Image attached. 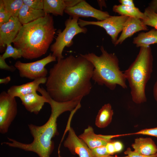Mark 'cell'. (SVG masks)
Returning <instances> with one entry per match:
<instances>
[{"instance_id":"1","label":"cell","mask_w":157,"mask_h":157,"mask_svg":"<svg viewBox=\"0 0 157 157\" xmlns=\"http://www.w3.org/2000/svg\"><path fill=\"white\" fill-rule=\"evenodd\" d=\"M51 68L45 83L50 97L58 102H65L82 98L90 92L94 67L80 55H70L57 60Z\"/></svg>"},{"instance_id":"2","label":"cell","mask_w":157,"mask_h":157,"mask_svg":"<svg viewBox=\"0 0 157 157\" xmlns=\"http://www.w3.org/2000/svg\"><path fill=\"white\" fill-rule=\"evenodd\" d=\"M40 93L47 99V103L51 107V113L48 121L43 125L40 126L33 124L28 125L33 138L32 142L29 144L24 143L8 138L10 142H4L2 144L26 151L33 152L39 157H50L54 147L52 139L58 135L57 123L58 117L65 112H71L80 103L81 100L58 102L52 99L45 89L42 90Z\"/></svg>"},{"instance_id":"3","label":"cell","mask_w":157,"mask_h":157,"mask_svg":"<svg viewBox=\"0 0 157 157\" xmlns=\"http://www.w3.org/2000/svg\"><path fill=\"white\" fill-rule=\"evenodd\" d=\"M56 30L52 16L46 14L22 25L13 43L14 47L22 51L23 58L30 60L38 58L47 52Z\"/></svg>"},{"instance_id":"4","label":"cell","mask_w":157,"mask_h":157,"mask_svg":"<svg viewBox=\"0 0 157 157\" xmlns=\"http://www.w3.org/2000/svg\"><path fill=\"white\" fill-rule=\"evenodd\" d=\"M101 55L93 53L80 55L90 62L94 67L92 79L98 85H105L111 90L117 85L127 88L126 79L120 70L118 59L114 53H108L103 46H101Z\"/></svg>"},{"instance_id":"5","label":"cell","mask_w":157,"mask_h":157,"mask_svg":"<svg viewBox=\"0 0 157 157\" xmlns=\"http://www.w3.org/2000/svg\"><path fill=\"white\" fill-rule=\"evenodd\" d=\"M153 61L151 47H140L134 61L124 72L131 89L132 100L135 104L147 101L145 88L153 71Z\"/></svg>"},{"instance_id":"6","label":"cell","mask_w":157,"mask_h":157,"mask_svg":"<svg viewBox=\"0 0 157 157\" xmlns=\"http://www.w3.org/2000/svg\"><path fill=\"white\" fill-rule=\"evenodd\" d=\"M78 17L70 16L65 22V27L62 31L58 32L55 41L50 47L52 55L57 60L64 58L63 51L65 47H69L73 44V39L77 35L80 33H85L87 29L85 27L80 26L78 23Z\"/></svg>"},{"instance_id":"7","label":"cell","mask_w":157,"mask_h":157,"mask_svg":"<svg viewBox=\"0 0 157 157\" xmlns=\"http://www.w3.org/2000/svg\"><path fill=\"white\" fill-rule=\"evenodd\" d=\"M56 58L51 53L47 57L39 60L28 63L17 61L14 66L19 72L20 77L30 79L46 77L48 71L45 67L49 63L56 61Z\"/></svg>"},{"instance_id":"8","label":"cell","mask_w":157,"mask_h":157,"mask_svg":"<svg viewBox=\"0 0 157 157\" xmlns=\"http://www.w3.org/2000/svg\"><path fill=\"white\" fill-rule=\"evenodd\" d=\"M129 17L124 16H110L101 21H87L79 19L78 23L82 27L89 25H95L102 27L111 37L112 43L115 45L118 34L122 32L124 24Z\"/></svg>"},{"instance_id":"9","label":"cell","mask_w":157,"mask_h":157,"mask_svg":"<svg viewBox=\"0 0 157 157\" xmlns=\"http://www.w3.org/2000/svg\"><path fill=\"white\" fill-rule=\"evenodd\" d=\"M17 112V104L15 97L5 91L0 94V132L7 133Z\"/></svg>"},{"instance_id":"10","label":"cell","mask_w":157,"mask_h":157,"mask_svg":"<svg viewBox=\"0 0 157 157\" xmlns=\"http://www.w3.org/2000/svg\"><path fill=\"white\" fill-rule=\"evenodd\" d=\"M64 12L71 17H92L98 21L103 20L110 16L108 12L94 8L84 0L74 6L66 8Z\"/></svg>"},{"instance_id":"11","label":"cell","mask_w":157,"mask_h":157,"mask_svg":"<svg viewBox=\"0 0 157 157\" xmlns=\"http://www.w3.org/2000/svg\"><path fill=\"white\" fill-rule=\"evenodd\" d=\"M67 129L68 135L64 142V146L68 148L72 154H77L79 157H92L90 149L77 136L69 123Z\"/></svg>"},{"instance_id":"12","label":"cell","mask_w":157,"mask_h":157,"mask_svg":"<svg viewBox=\"0 0 157 157\" xmlns=\"http://www.w3.org/2000/svg\"><path fill=\"white\" fill-rule=\"evenodd\" d=\"M22 26L17 17H13L0 25V47H5L13 43Z\"/></svg>"},{"instance_id":"13","label":"cell","mask_w":157,"mask_h":157,"mask_svg":"<svg viewBox=\"0 0 157 157\" xmlns=\"http://www.w3.org/2000/svg\"><path fill=\"white\" fill-rule=\"evenodd\" d=\"M121 135L97 134L94 133L93 128L88 126L78 137L85 143L90 149H92L99 147L106 146L108 143L113 141L112 139Z\"/></svg>"},{"instance_id":"14","label":"cell","mask_w":157,"mask_h":157,"mask_svg":"<svg viewBox=\"0 0 157 157\" xmlns=\"http://www.w3.org/2000/svg\"><path fill=\"white\" fill-rule=\"evenodd\" d=\"M47 77L40 78L33 81L20 85L10 87L7 92L13 97H20L30 94L37 92L41 84H45Z\"/></svg>"},{"instance_id":"15","label":"cell","mask_w":157,"mask_h":157,"mask_svg":"<svg viewBox=\"0 0 157 157\" xmlns=\"http://www.w3.org/2000/svg\"><path fill=\"white\" fill-rule=\"evenodd\" d=\"M147 30V26L142 19L129 17L125 22L121 34L115 45L122 44L126 39L137 32Z\"/></svg>"},{"instance_id":"16","label":"cell","mask_w":157,"mask_h":157,"mask_svg":"<svg viewBox=\"0 0 157 157\" xmlns=\"http://www.w3.org/2000/svg\"><path fill=\"white\" fill-rule=\"evenodd\" d=\"M81 0H44L43 10L46 14L63 15L66 8L76 5Z\"/></svg>"},{"instance_id":"17","label":"cell","mask_w":157,"mask_h":157,"mask_svg":"<svg viewBox=\"0 0 157 157\" xmlns=\"http://www.w3.org/2000/svg\"><path fill=\"white\" fill-rule=\"evenodd\" d=\"M19 98L25 109L35 114H38L44 104L48 102L44 97L38 95L37 92L22 96Z\"/></svg>"},{"instance_id":"18","label":"cell","mask_w":157,"mask_h":157,"mask_svg":"<svg viewBox=\"0 0 157 157\" xmlns=\"http://www.w3.org/2000/svg\"><path fill=\"white\" fill-rule=\"evenodd\" d=\"M131 146L135 152L146 156L156 154L157 152V146L151 138H136Z\"/></svg>"},{"instance_id":"19","label":"cell","mask_w":157,"mask_h":157,"mask_svg":"<svg viewBox=\"0 0 157 157\" xmlns=\"http://www.w3.org/2000/svg\"><path fill=\"white\" fill-rule=\"evenodd\" d=\"M46 15L43 10L34 9L23 4L19 10L17 17L23 25L43 17Z\"/></svg>"},{"instance_id":"20","label":"cell","mask_w":157,"mask_h":157,"mask_svg":"<svg viewBox=\"0 0 157 157\" xmlns=\"http://www.w3.org/2000/svg\"><path fill=\"white\" fill-rule=\"evenodd\" d=\"M113 115L111 104L109 103L105 104L98 113L95 121L96 125L100 128L106 127L111 122Z\"/></svg>"},{"instance_id":"21","label":"cell","mask_w":157,"mask_h":157,"mask_svg":"<svg viewBox=\"0 0 157 157\" xmlns=\"http://www.w3.org/2000/svg\"><path fill=\"white\" fill-rule=\"evenodd\" d=\"M133 43L137 47H146L157 43V30L154 28L146 32H141L134 38Z\"/></svg>"},{"instance_id":"22","label":"cell","mask_w":157,"mask_h":157,"mask_svg":"<svg viewBox=\"0 0 157 157\" xmlns=\"http://www.w3.org/2000/svg\"><path fill=\"white\" fill-rule=\"evenodd\" d=\"M114 12L120 15L133 17L143 20L144 17V13L141 12L137 8L123 6L115 5L113 8Z\"/></svg>"},{"instance_id":"23","label":"cell","mask_w":157,"mask_h":157,"mask_svg":"<svg viewBox=\"0 0 157 157\" xmlns=\"http://www.w3.org/2000/svg\"><path fill=\"white\" fill-rule=\"evenodd\" d=\"M5 8L11 17H17L24 4L23 0H3Z\"/></svg>"},{"instance_id":"24","label":"cell","mask_w":157,"mask_h":157,"mask_svg":"<svg viewBox=\"0 0 157 157\" xmlns=\"http://www.w3.org/2000/svg\"><path fill=\"white\" fill-rule=\"evenodd\" d=\"M144 17L142 20L147 26H149L157 30V14L154 13L148 7L146 8L144 13Z\"/></svg>"},{"instance_id":"25","label":"cell","mask_w":157,"mask_h":157,"mask_svg":"<svg viewBox=\"0 0 157 157\" xmlns=\"http://www.w3.org/2000/svg\"><path fill=\"white\" fill-rule=\"evenodd\" d=\"M1 56L4 59L11 57L16 60L22 57V52L20 50L13 47L11 44H10L7 45L4 53Z\"/></svg>"},{"instance_id":"26","label":"cell","mask_w":157,"mask_h":157,"mask_svg":"<svg viewBox=\"0 0 157 157\" xmlns=\"http://www.w3.org/2000/svg\"><path fill=\"white\" fill-rule=\"evenodd\" d=\"M11 15L6 10L3 0H0V25L8 22Z\"/></svg>"},{"instance_id":"27","label":"cell","mask_w":157,"mask_h":157,"mask_svg":"<svg viewBox=\"0 0 157 157\" xmlns=\"http://www.w3.org/2000/svg\"><path fill=\"white\" fill-rule=\"evenodd\" d=\"M24 4L33 9L43 10L44 0H23Z\"/></svg>"},{"instance_id":"28","label":"cell","mask_w":157,"mask_h":157,"mask_svg":"<svg viewBox=\"0 0 157 157\" xmlns=\"http://www.w3.org/2000/svg\"><path fill=\"white\" fill-rule=\"evenodd\" d=\"M92 157H104L109 155L106 146H102L90 149Z\"/></svg>"},{"instance_id":"29","label":"cell","mask_w":157,"mask_h":157,"mask_svg":"<svg viewBox=\"0 0 157 157\" xmlns=\"http://www.w3.org/2000/svg\"><path fill=\"white\" fill-rule=\"evenodd\" d=\"M132 134L146 135L157 138V127L142 129Z\"/></svg>"},{"instance_id":"30","label":"cell","mask_w":157,"mask_h":157,"mask_svg":"<svg viewBox=\"0 0 157 157\" xmlns=\"http://www.w3.org/2000/svg\"><path fill=\"white\" fill-rule=\"evenodd\" d=\"M124 153L129 157H157L156 154L154 155L146 156L138 153L134 151H133L130 148H127Z\"/></svg>"},{"instance_id":"31","label":"cell","mask_w":157,"mask_h":157,"mask_svg":"<svg viewBox=\"0 0 157 157\" xmlns=\"http://www.w3.org/2000/svg\"><path fill=\"white\" fill-rule=\"evenodd\" d=\"M0 68L8 71L13 72L16 69L15 67L13 66H9L6 62L5 59H3L0 55Z\"/></svg>"},{"instance_id":"32","label":"cell","mask_w":157,"mask_h":157,"mask_svg":"<svg viewBox=\"0 0 157 157\" xmlns=\"http://www.w3.org/2000/svg\"><path fill=\"white\" fill-rule=\"evenodd\" d=\"M115 153H118L122 151L123 148L122 143L120 141H113Z\"/></svg>"},{"instance_id":"33","label":"cell","mask_w":157,"mask_h":157,"mask_svg":"<svg viewBox=\"0 0 157 157\" xmlns=\"http://www.w3.org/2000/svg\"><path fill=\"white\" fill-rule=\"evenodd\" d=\"M106 147L107 151L109 155H112L115 153L113 141L108 143Z\"/></svg>"},{"instance_id":"34","label":"cell","mask_w":157,"mask_h":157,"mask_svg":"<svg viewBox=\"0 0 157 157\" xmlns=\"http://www.w3.org/2000/svg\"><path fill=\"white\" fill-rule=\"evenodd\" d=\"M147 7L154 13L157 14V0L151 1L149 3V5Z\"/></svg>"},{"instance_id":"35","label":"cell","mask_w":157,"mask_h":157,"mask_svg":"<svg viewBox=\"0 0 157 157\" xmlns=\"http://www.w3.org/2000/svg\"><path fill=\"white\" fill-rule=\"evenodd\" d=\"M119 1L121 5L135 7L133 0H119Z\"/></svg>"},{"instance_id":"36","label":"cell","mask_w":157,"mask_h":157,"mask_svg":"<svg viewBox=\"0 0 157 157\" xmlns=\"http://www.w3.org/2000/svg\"><path fill=\"white\" fill-rule=\"evenodd\" d=\"M153 94L154 98L157 103V79L153 87Z\"/></svg>"},{"instance_id":"37","label":"cell","mask_w":157,"mask_h":157,"mask_svg":"<svg viewBox=\"0 0 157 157\" xmlns=\"http://www.w3.org/2000/svg\"><path fill=\"white\" fill-rule=\"evenodd\" d=\"M11 80V78L10 76L1 78L0 79V83L6 84L8 83Z\"/></svg>"},{"instance_id":"38","label":"cell","mask_w":157,"mask_h":157,"mask_svg":"<svg viewBox=\"0 0 157 157\" xmlns=\"http://www.w3.org/2000/svg\"><path fill=\"white\" fill-rule=\"evenodd\" d=\"M104 157H129L128 156H124V157H118L116 156H113L111 155H109Z\"/></svg>"},{"instance_id":"39","label":"cell","mask_w":157,"mask_h":157,"mask_svg":"<svg viewBox=\"0 0 157 157\" xmlns=\"http://www.w3.org/2000/svg\"><path fill=\"white\" fill-rule=\"evenodd\" d=\"M58 157H61L60 155V151H58ZM74 157V156H72V157Z\"/></svg>"},{"instance_id":"40","label":"cell","mask_w":157,"mask_h":157,"mask_svg":"<svg viewBox=\"0 0 157 157\" xmlns=\"http://www.w3.org/2000/svg\"><path fill=\"white\" fill-rule=\"evenodd\" d=\"M156 155H157V153H156Z\"/></svg>"}]
</instances>
